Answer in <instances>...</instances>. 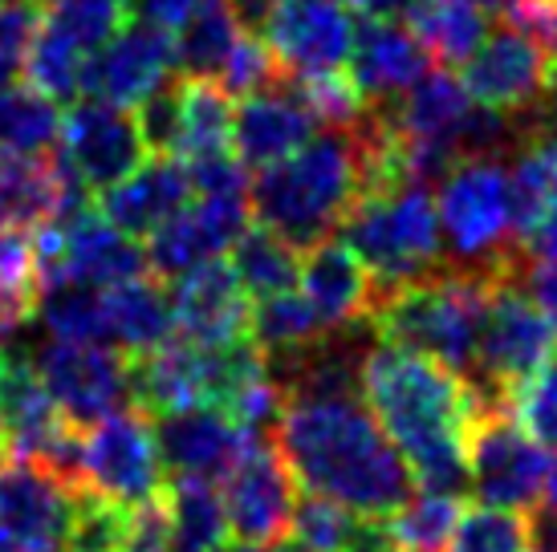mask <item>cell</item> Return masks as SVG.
I'll list each match as a JSON object with an SVG mask.
<instances>
[{"instance_id":"obj_1","label":"cell","mask_w":557,"mask_h":552,"mask_svg":"<svg viewBox=\"0 0 557 552\" xmlns=\"http://www.w3.org/2000/svg\"><path fill=\"white\" fill-rule=\"evenodd\" d=\"M273 443L301 488L350 512L391 516L416 495L411 467L358 394L285 399Z\"/></svg>"},{"instance_id":"obj_2","label":"cell","mask_w":557,"mask_h":552,"mask_svg":"<svg viewBox=\"0 0 557 552\" xmlns=\"http://www.w3.org/2000/svg\"><path fill=\"white\" fill-rule=\"evenodd\" d=\"M358 394L399 447L419 488L465 500L472 491L465 455L472 399L460 374L416 350L374 341L362 362Z\"/></svg>"},{"instance_id":"obj_3","label":"cell","mask_w":557,"mask_h":552,"mask_svg":"<svg viewBox=\"0 0 557 552\" xmlns=\"http://www.w3.org/2000/svg\"><path fill=\"white\" fill-rule=\"evenodd\" d=\"M358 200V142L350 126H325L294 154L248 179V215L273 228L297 252L342 224Z\"/></svg>"},{"instance_id":"obj_4","label":"cell","mask_w":557,"mask_h":552,"mask_svg":"<svg viewBox=\"0 0 557 552\" xmlns=\"http://www.w3.org/2000/svg\"><path fill=\"white\" fill-rule=\"evenodd\" d=\"M496 280L500 276L440 264L435 273L403 280L387 292H374L367 322L379 341L416 350L448 366L451 374L468 378L476 369L480 322H484V305Z\"/></svg>"},{"instance_id":"obj_5","label":"cell","mask_w":557,"mask_h":552,"mask_svg":"<svg viewBox=\"0 0 557 552\" xmlns=\"http://www.w3.org/2000/svg\"><path fill=\"white\" fill-rule=\"evenodd\" d=\"M342 244L371 273V297L448 264L435 196L419 179L358 196L342 215Z\"/></svg>"},{"instance_id":"obj_6","label":"cell","mask_w":557,"mask_h":552,"mask_svg":"<svg viewBox=\"0 0 557 552\" xmlns=\"http://www.w3.org/2000/svg\"><path fill=\"white\" fill-rule=\"evenodd\" d=\"M444 261L488 276H509L529 261L512 236L509 175L500 159H460L435 196Z\"/></svg>"},{"instance_id":"obj_7","label":"cell","mask_w":557,"mask_h":552,"mask_svg":"<svg viewBox=\"0 0 557 552\" xmlns=\"http://www.w3.org/2000/svg\"><path fill=\"white\" fill-rule=\"evenodd\" d=\"M0 443L9 455L49 463L70 484H82V430L65 423L29 357L0 346Z\"/></svg>"},{"instance_id":"obj_8","label":"cell","mask_w":557,"mask_h":552,"mask_svg":"<svg viewBox=\"0 0 557 552\" xmlns=\"http://www.w3.org/2000/svg\"><path fill=\"white\" fill-rule=\"evenodd\" d=\"M468 484L484 504L529 512L545 495L549 455L512 411H484L468 423Z\"/></svg>"},{"instance_id":"obj_9","label":"cell","mask_w":557,"mask_h":552,"mask_svg":"<svg viewBox=\"0 0 557 552\" xmlns=\"http://www.w3.org/2000/svg\"><path fill=\"white\" fill-rule=\"evenodd\" d=\"M82 484L126 507L151 504L163 495L168 472L159 463L147 411L123 406L82 430Z\"/></svg>"},{"instance_id":"obj_10","label":"cell","mask_w":557,"mask_h":552,"mask_svg":"<svg viewBox=\"0 0 557 552\" xmlns=\"http://www.w3.org/2000/svg\"><path fill=\"white\" fill-rule=\"evenodd\" d=\"M33 369L70 427L86 430L94 423H102L107 414L131 406L126 357L114 346L53 338L37 350Z\"/></svg>"},{"instance_id":"obj_11","label":"cell","mask_w":557,"mask_h":552,"mask_svg":"<svg viewBox=\"0 0 557 552\" xmlns=\"http://www.w3.org/2000/svg\"><path fill=\"white\" fill-rule=\"evenodd\" d=\"M224 484V516L236 540L281 544L289 537V516L297 504V479L281 460L273 435H248L240 460L228 467Z\"/></svg>"},{"instance_id":"obj_12","label":"cell","mask_w":557,"mask_h":552,"mask_svg":"<svg viewBox=\"0 0 557 552\" xmlns=\"http://www.w3.org/2000/svg\"><path fill=\"white\" fill-rule=\"evenodd\" d=\"M74 488L49 463L4 455L0 463V528L13 552H65Z\"/></svg>"},{"instance_id":"obj_13","label":"cell","mask_w":557,"mask_h":552,"mask_svg":"<svg viewBox=\"0 0 557 552\" xmlns=\"http://www.w3.org/2000/svg\"><path fill=\"white\" fill-rule=\"evenodd\" d=\"M171 74H175L171 33L143 25V21H123L114 37L86 53L82 93L110 102V106L135 110Z\"/></svg>"},{"instance_id":"obj_14","label":"cell","mask_w":557,"mask_h":552,"mask_svg":"<svg viewBox=\"0 0 557 552\" xmlns=\"http://www.w3.org/2000/svg\"><path fill=\"white\" fill-rule=\"evenodd\" d=\"M261 37L285 74H334L350 58L355 16L346 0H273Z\"/></svg>"},{"instance_id":"obj_15","label":"cell","mask_w":557,"mask_h":552,"mask_svg":"<svg viewBox=\"0 0 557 552\" xmlns=\"http://www.w3.org/2000/svg\"><path fill=\"white\" fill-rule=\"evenodd\" d=\"M545 70L549 49L509 21L496 33H484V41L460 65V81L472 102L496 110H529L542 98Z\"/></svg>"},{"instance_id":"obj_16","label":"cell","mask_w":557,"mask_h":552,"mask_svg":"<svg viewBox=\"0 0 557 552\" xmlns=\"http://www.w3.org/2000/svg\"><path fill=\"white\" fill-rule=\"evenodd\" d=\"M58 147L94 191H107L110 184L126 179L147 159L135 114L98 102V98H78L70 106V114L62 118Z\"/></svg>"},{"instance_id":"obj_17","label":"cell","mask_w":557,"mask_h":552,"mask_svg":"<svg viewBox=\"0 0 557 552\" xmlns=\"http://www.w3.org/2000/svg\"><path fill=\"white\" fill-rule=\"evenodd\" d=\"M248 228V196H200L187 200L168 224H159L147 240V273L159 280L187 273L196 264L224 256L233 240Z\"/></svg>"},{"instance_id":"obj_18","label":"cell","mask_w":557,"mask_h":552,"mask_svg":"<svg viewBox=\"0 0 557 552\" xmlns=\"http://www.w3.org/2000/svg\"><path fill=\"white\" fill-rule=\"evenodd\" d=\"M159 447V463L168 476L191 479H224L228 467L240 460L248 435L236 427V418L216 402H196L180 411H163L151 423Z\"/></svg>"},{"instance_id":"obj_19","label":"cell","mask_w":557,"mask_h":552,"mask_svg":"<svg viewBox=\"0 0 557 552\" xmlns=\"http://www.w3.org/2000/svg\"><path fill=\"white\" fill-rule=\"evenodd\" d=\"M313 130H318L313 110L306 106L294 74L281 70L273 86L245 93L233 110V154L245 163V171H264L285 154H294Z\"/></svg>"},{"instance_id":"obj_20","label":"cell","mask_w":557,"mask_h":552,"mask_svg":"<svg viewBox=\"0 0 557 552\" xmlns=\"http://www.w3.org/2000/svg\"><path fill=\"white\" fill-rule=\"evenodd\" d=\"M175 334L196 346H224L248 334V292L240 289L233 264L212 256L187 273L171 276Z\"/></svg>"},{"instance_id":"obj_21","label":"cell","mask_w":557,"mask_h":552,"mask_svg":"<svg viewBox=\"0 0 557 552\" xmlns=\"http://www.w3.org/2000/svg\"><path fill=\"white\" fill-rule=\"evenodd\" d=\"M350 86L367 106H387L432 70L428 49L399 16H362L350 37Z\"/></svg>"},{"instance_id":"obj_22","label":"cell","mask_w":557,"mask_h":552,"mask_svg":"<svg viewBox=\"0 0 557 552\" xmlns=\"http://www.w3.org/2000/svg\"><path fill=\"white\" fill-rule=\"evenodd\" d=\"M191 200V179L180 154H151L126 179L110 184L98 200V212L131 240H147Z\"/></svg>"},{"instance_id":"obj_23","label":"cell","mask_w":557,"mask_h":552,"mask_svg":"<svg viewBox=\"0 0 557 552\" xmlns=\"http://www.w3.org/2000/svg\"><path fill=\"white\" fill-rule=\"evenodd\" d=\"M301 292L325 329H346L371 313V273L342 240H318L301 252Z\"/></svg>"},{"instance_id":"obj_24","label":"cell","mask_w":557,"mask_h":552,"mask_svg":"<svg viewBox=\"0 0 557 552\" xmlns=\"http://www.w3.org/2000/svg\"><path fill=\"white\" fill-rule=\"evenodd\" d=\"M505 175H509L512 236L525 240L529 228L557 203V123H549L537 106Z\"/></svg>"},{"instance_id":"obj_25","label":"cell","mask_w":557,"mask_h":552,"mask_svg":"<svg viewBox=\"0 0 557 552\" xmlns=\"http://www.w3.org/2000/svg\"><path fill=\"white\" fill-rule=\"evenodd\" d=\"M107 325L110 346H123L126 353H147L175 338V313L163 280L143 273L107 289Z\"/></svg>"},{"instance_id":"obj_26","label":"cell","mask_w":557,"mask_h":552,"mask_svg":"<svg viewBox=\"0 0 557 552\" xmlns=\"http://www.w3.org/2000/svg\"><path fill=\"white\" fill-rule=\"evenodd\" d=\"M171 552H220L228 544V516L212 479L168 476L163 488Z\"/></svg>"},{"instance_id":"obj_27","label":"cell","mask_w":557,"mask_h":552,"mask_svg":"<svg viewBox=\"0 0 557 552\" xmlns=\"http://www.w3.org/2000/svg\"><path fill=\"white\" fill-rule=\"evenodd\" d=\"M403 16L407 29L419 37V46L428 49V58L451 70H460L488 33V13L476 0H419Z\"/></svg>"},{"instance_id":"obj_28","label":"cell","mask_w":557,"mask_h":552,"mask_svg":"<svg viewBox=\"0 0 557 552\" xmlns=\"http://www.w3.org/2000/svg\"><path fill=\"white\" fill-rule=\"evenodd\" d=\"M33 317H41V325L62 341L110 346L107 297H102V289L82 285L74 276H46L37 289Z\"/></svg>"},{"instance_id":"obj_29","label":"cell","mask_w":557,"mask_h":552,"mask_svg":"<svg viewBox=\"0 0 557 552\" xmlns=\"http://www.w3.org/2000/svg\"><path fill=\"white\" fill-rule=\"evenodd\" d=\"M240 21L233 16L228 0H200L196 13L175 29V74L184 77H212L216 81L233 46L240 41Z\"/></svg>"},{"instance_id":"obj_30","label":"cell","mask_w":557,"mask_h":552,"mask_svg":"<svg viewBox=\"0 0 557 552\" xmlns=\"http://www.w3.org/2000/svg\"><path fill=\"white\" fill-rule=\"evenodd\" d=\"M228 264H233L236 280L248 297H277L285 289H297L301 280V252L285 244L277 231L257 224L245 228L228 248Z\"/></svg>"},{"instance_id":"obj_31","label":"cell","mask_w":557,"mask_h":552,"mask_svg":"<svg viewBox=\"0 0 557 552\" xmlns=\"http://www.w3.org/2000/svg\"><path fill=\"white\" fill-rule=\"evenodd\" d=\"M86 53L70 33H62L58 25H49L41 16V25L33 29L29 49H25V70L21 77L29 81L33 90H41L49 102L70 106L82 98V70H86Z\"/></svg>"},{"instance_id":"obj_32","label":"cell","mask_w":557,"mask_h":552,"mask_svg":"<svg viewBox=\"0 0 557 552\" xmlns=\"http://www.w3.org/2000/svg\"><path fill=\"white\" fill-rule=\"evenodd\" d=\"M184 77V74H180ZM233 98L212 77H184L180 102V159L233 151Z\"/></svg>"},{"instance_id":"obj_33","label":"cell","mask_w":557,"mask_h":552,"mask_svg":"<svg viewBox=\"0 0 557 552\" xmlns=\"http://www.w3.org/2000/svg\"><path fill=\"white\" fill-rule=\"evenodd\" d=\"M62 138V110L29 81L0 90V151L49 154Z\"/></svg>"},{"instance_id":"obj_34","label":"cell","mask_w":557,"mask_h":552,"mask_svg":"<svg viewBox=\"0 0 557 552\" xmlns=\"http://www.w3.org/2000/svg\"><path fill=\"white\" fill-rule=\"evenodd\" d=\"M41 289L33 240L16 228H0V346L33 317Z\"/></svg>"},{"instance_id":"obj_35","label":"cell","mask_w":557,"mask_h":552,"mask_svg":"<svg viewBox=\"0 0 557 552\" xmlns=\"http://www.w3.org/2000/svg\"><path fill=\"white\" fill-rule=\"evenodd\" d=\"M131 544V507L110 500L102 491L78 484L74 488V507H70V532L65 549L70 552H126Z\"/></svg>"},{"instance_id":"obj_36","label":"cell","mask_w":557,"mask_h":552,"mask_svg":"<svg viewBox=\"0 0 557 552\" xmlns=\"http://www.w3.org/2000/svg\"><path fill=\"white\" fill-rule=\"evenodd\" d=\"M325 325L318 322L306 292L285 289L277 297H261L248 309V338L261 350H289V346H306V341L322 338Z\"/></svg>"},{"instance_id":"obj_37","label":"cell","mask_w":557,"mask_h":552,"mask_svg":"<svg viewBox=\"0 0 557 552\" xmlns=\"http://www.w3.org/2000/svg\"><path fill=\"white\" fill-rule=\"evenodd\" d=\"M460 495H440V491H423L411 495L403 507H395L391 520V537L407 552H444L451 540V528L460 520Z\"/></svg>"},{"instance_id":"obj_38","label":"cell","mask_w":557,"mask_h":552,"mask_svg":"<svg viewBox=\"0 0 557 552\" xmlns=\"http://www.w3.org/2000/svg\"><path fill=\"white\" fill-rule=\"evenodd\" d=\"M444 552H529L525 516L512 507H465Z\"/></svg>"},{"instance_id":"obj_39","label":"cell","mask_w":557,"mask_h":552,"mask_svg":"<svg viewBox=\"0 0 557 552\" xmlns=\"http://www.w3.org/2000/svg\"><path fill=\"white\" fill-rule=\"evenodd\" d=\"M358 512L342 507L338 500H325L318 491H297L294 516H289V549L294 552H342L350 524Z\"/></svg>"},{"instance_id":"obj_40","label":"cell","mask_w":557,"mask_h":552,"mask_svg":"<svg viewBox=\"0 0 557 552\" xmlns=\"http://www.w3.org/2000/svg\"><path fill=\"white\" fill-rule=\"evenodd\" d=\"M37 9L82 49H98L123 25V0H37Z\"/></svg>"},{"instance_id":"obj_41","label":"cell","mask_w":557,"mask_h":552,"mask_svg":"<svg viewBox=\"0 0 557 552\" xmlns=\"http://www.w3.org/2000/svg\"><path fill=\"white\" fill-rule=\"evenodd\" d=\"M180 102H184V77L171 74L143 98L139 106H135L139 110L135 123H139L143 147H147L151 154L180 151Z\"/></svg>"},{"instance_id":"obj_42","label":"cell","mask_w":557,"mask_h":552,"mask_svg":"<svg viewBox=\"0 0 557 552\" xmlns=\"http://www.w3.org/2000/svg\"><path fill=\"white\" fill-rule=\"evenodd\" d=\"M277 74H281V62L273 58V49L264 46V37L245 33L233 46V53H228V62H224L216 81L228 98H245V93H257V90H264V86H273Z\"/></svg>"},{"instance_id":"obj_43","label":"cell","mask_w":557,"mask_h":552,"mask_svg":"<svg viewBox=\"0 0 557 552\" xmlns=\"http://www.w3.org/2000/svg\"><path fill=\"white\" fill-rule=\"evenodd\" d=\"M37 25H41L37 0H4L0 4V90L21 81L25 49H29V37Z\"/></svg>"},{"instance_id":"obj_44","label":"cell","mask_w":557,"mask_h":552,"mask_svg":"<svg viewBox=\"0 0 557 552\" xmlns=\"http://www.w3.org/2000/svg\"><path fill=\"white\" fill-rule=\"evenodd\" d=\"M196 4L200 0H123V21H143L163 33H175L196 13Z\"/></svg>"},{"instance_id":"obj_45","label":"cell","mask_w":557,"mask_h":552,"mask_svg":"<svg viewBox=\"0 0 557 552\" xmlns=\"http://www.w3.org/2000/svg\"><path fill=\"white\" fill-rule=\"evenodd\" d=\"M521 285H525L529 297H533L557 325V261H525Z\"/></svg>"},{"instance_id":"obj_46","label":"cell","mask_w":557,"mask_h":552,"mask_svg":"<svg viewBox=\"0 0 557 552\" xmlns=\"http://www.w3.org/2000/svg\"><path fill=\"white\" fill-rule=\"evenodd\" d=\"M529 532V552H557V504H537L529 507L525 516Z\"/></svg>"},{"instance_id":"obj_47","label":"cell","mask_w":557,"mask_h":552,"mask_svg":"<svg viewBox=\"0 0 557 552\" xmlns=\"http://www.w3.org/2000/svg\"><path fill=\"white\" fill-rule=\"evenodd\" d=\"M521 248H525L529 261H557V203L529 228Z\"/></svg>"},{"instance_id":"obj_48","label":"cell","mask_w":557,"mask_h":552,"mask_svg":"<svg viewBox=\"0 0 557 552\" xmlns=\"http://www.w3.org/2000/svg\"><path fill=\"white\" fill-rule=\"evenodd\" d=\"M537 110H542L549 123H557V58H549V70H545L542 81V98H537Z\"/></svg>"},{"instance_id":"obj_49","label":"cell","mask_w":557,"mask_h":552,"mask_svg":"<svg viewBox=\"0 0 557 552\" xmlns=\"http://www.w3.org/2000/svg\"><path fill=\"white\" fill-rule=\"evenodd\" d=\"M355 4L367 16H403L411 4H419V0H355Z\"/></svg>"},{"instance_id":"obj_50","label":"cell","mask_w":557,"mask_h":552,"mask_svg":"<svg viewBox=\"0 0 557 552\" xmlns=\"http://www.w3.org/2000/svg\"><path fill=\"white\" fill-rule=\"evenodd\" d=\"M476 4L484 9V13H500L505 21H509V16H517L521 9H525L529 0H476Z\"/></svg>"},{"instance_id":"obj_51","label":"cell","mask_w":557,"mask_h":552,"mask_svg":"<svg viewBox=\"0 0 557 552\" xmlns=\"http://www.w3.org/2000/svg\"><path fill=\"white\" fill-rule=\"evenodd\" d=\"M220 552H294V549H289V540H281V544H257V540H236V544H224Z\"/></svg>"},{"instance_id":"obj_52","label":"cell","mask_w":557,"mask_h":552,"mask_svg":"<svg viewBox=\"0 0 557 552\" xmlns=\"http://www.w3.org/2000/svg\"><path fill=\"white\" fill-rule=\"evenodd\" d=\"M545 495H549V504H557V460L549 463V476H545Z\"/></svg>"},{"instance_id":"obj_53","label":"cell","mask_w":557,"mask_h":552,"mask_svg":"<svg viewBox=\"0 0 557 552\" xmlns=\"http://www.w3.org/2000/svg\"><path fill=\"white\" fill-rule=\"evenodd\" d=\"M0 552H13V544H9V537H4V528H0Z\"/></svg>"},{"instance_id":"obj_54","label":"cell","mask_w":557,"mask_h":552,"mask_svg":"<svg viewBox=\"0 0 557 552\" xmlns=\"http://www.w3.org/2000/svg\"><path fill=\"white\" fill-rule=\"evenodd\" d=\"M4 455H9V451H4V443H0V463H4Z\"/></svg>"},{"instance_id":"obj_55","label":"cell","mask_w":557,"mask_h":552,"mask_svg":"<svg viewBox=\"0 0 557 552\" xmlns=\"http://www.w3.org/2000/svg\"><path fill=\"white\" fill-rule=\"evenodd\" d=\"M395 552H407V549H395Z\"/></svg>"},{"instance_id":"obj_56","label":"cell","mask_w":557,"mask_h":552,"mask_svg":"<svg viewBox=\"0 0 557 552\" xmlns=\"http://www.w3.org/2000/svg\"><path fill=\"white\" fill-rule=\"evenodd\" d=\"M549 4H557V0H549Z\"/></svg>"},{"instance_id":"obj_57","label":"cell","mask_w":557,"mask_h":552,"mask_svg":"<svg viewBox=\"0 0 557 552\" xmlns=\"http://www.w3.org/2000/svg\"><path fill=\"white\" fill-rule=\"evenodd\" d=\"M350 4H355V0H350Z\"/></svg>"},{"instance_id":"obj_58","label":"cell","mask_w":557,"mask_h":552,"mask_svg":"<svg viewBox=\"0 0 557 552\" xmlns=\"http://www.w3.org/2000/svg\"><path fill=\"white\" fill-rule=\"evenodd\" d=\"M0 4H4V0H0Z\"/></svg>"}]
</instances>
